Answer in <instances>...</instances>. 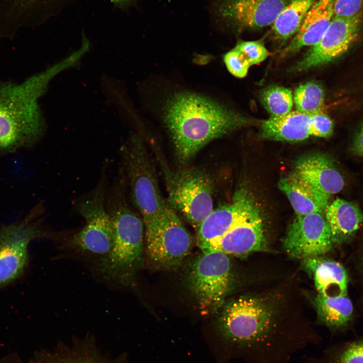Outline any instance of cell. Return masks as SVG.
<instances>
[{
  "instance_id": "obj_31",
  "label": "cell",
  "mask_w": 363,
  "mask_h": 363,
  "mask_svg": "<svg viewBox=\"0 0 363 363\" xmlns=\"http://www.w3.org/2000/svg\"><path fill=\"white\" fill-rule=\"evenodd\" d=\"M350 151L354 155L363 157V123L354 138Z\"/></svg>"
},
{
  "instance_id": "obj_22",
  "label": "cell",
  "mask_w": 363,
  "mask_h": 363,
  "mask_svg": "<svg viewBox=\"0 0 363 363\" xmlns=\"http://www.w3.org/2000/svg\"><path fill=\"white\" fill-rule=\"evenodd\" d=\"M316 1L290 0L272 25L275 37L285 41L294 36Z\"/></svg>"
},
{
  "instance_id": "obj_32",
  "label": "cell",
  "mask_w": 363,
  "mask_h": 363,
  "mask_svg": "<svg viewBox=\"0 0 363 363\" xmlns=\"http://www.w3.org/2000/svg\"><path fill=\"white\" fill-rule=\"evenodd\" d=\"M117 6L124 8L128 6L135 0H111Z\"/></svg>"
},
{
  "instance_id": "obj_17",
  "label": "cell",
  "mask_w": 363,
  "mask_h": 363,
  "mask_svg": "<svg viewBox=\"0 0 363 363\" xmlns=\"http://www.w3.org/2000/svg\"><path fill=\"white\" fill-rule=\"evenodd\" d=\"M278 188L286 195L297 215L323 214L329 204V196L293 172L280 179Z\"/></svg>"
},
{
  "instance_id": "obj_13",
  "label": "cell",
  "mask_w": 363,
  "mask_h": 363,
  "mask_svg": "<svg viewBox=\"0 0 363 363\" xmlns=\"http://www.w3.org/2000/svg\"><path fill=\"white\" fill-rule=\"evenodd\" d=\"M257 206L252 194L241 188L234 193L231 202L213 209L197 229L201 250L218 240Z\"/></svg>"
},
{
  "instance_id": "obj_15",
  "label": "cell",
  "mask_w": 363,
  "mask_h": 363,
  "mask_svg": "<svg viewBox=\"0 0 363 363\" xmlns=\"http://www.w3.org/2000/svg\"><path fill=\"white\" fill-rule=\"evenodd\" d=\"M292 172L330 197L340 192L344 186V178L334 161L323 153L311 154L301 157L295 163Z\"/></svg>"
},
{
  "instance_id": "obj_6",
  "label": "cell",
  "mask_w": 363,
  "mask_h": 363,
  "mask_svg": "<svg viewBox=\"0 0 363 363\" xmlns=\"http://www.w3.org/2000/svg\"><path fill=\"white\" fill-rule=\"evenodd\" d=\"M107 188L105 167L95 187L75 202L76 209L85 224L69 238L68 244L72 249L99 258L110 250L113 233L105 204Z\"/></svg>"
},
{
  "instance_id": "obj_2",
  "label": "cell",
  "mask_w": 363,
  "mask_h": 363,
  "mask_svg": "<svg viewBox=\"0 0 363 363\" xmlns=\"http://www.w3.org/2000/svg\"><path fill=\"white\" fill-rule=\"evenodd\" d=\"M123 175L115 177L107 188L105 204L110 219L113 240L108 253L97 265L104 280L126 284L140 264L143 254L144 222L130 205Z\"/></svg>"
},
{
  "instance_id": "obj_27",
  "label": "cell",
  "mask_w": 363,
  "mask_h": 363,
  "mask_svg": "<svg viewBox=\"0 0 363 363\" xmlns=\"http://www.w3.org/2000/svg\"><path fill=\"white\" fill-rule=\"evenodd\" d=\"M312 136L328 138L333 133L334 125L331 119L323 111L310 115Z\"/></svg>"
},
{
  "instance_id": "obj_23",
  "label": "cell",
  "mask_w": 363,
  "mask_h": 363,
  "mask_svg": "<svg viewBox=\"0 0 363 363\" xmlns=\"http://www.w3.org/2000/svg\"><path fill=\"white\" fill-rule=\"evenodd\" d=\"M293 99L296 110L311 115L323 111L325 93L319 84L307 82L295 89Z\"/></svg>"
},
{
  "instance_id": "obj_10",
  "label": "cell",
  "mask_w": 363,
  "mask_h": 363,
  "mask_svg": "<svg viewBox=\"0 0 363 363\" xmlns=\"http://www.w3.org/2000/svg\"><path fill=\"white\" fill-rule=\"evenodd\" d=\"M362 18V12L349 17L334 16L320 41L311 47L293 70L303 71L319 67L343 54L357 38Z\"/></svg>"
},
{
  "instance_id": "obj_12",
  "label": "cell",
  "mask_w": 363,
  "mask_h": 363,
  "mask_svg": "<svg viewBox=\"0 0 363 363\" xmlns=\"http://www.w3.org/2000/svg\"><path fill=\"white\" fill-rule=\"evenodd\" d=\"M290 0H220L215 13L220 20L239 29L272 25Z\"/></svg>"
},
{
  "instance_id": "obj_7",
  "label": "cell",
  "mask_w": 363,
  "mask_h": 363,
  "mask_svg": "<svg viewBox=\"0 0 363 363\" xmlns=\"http://www.w3.org/2000/svg\"><path fill=\"white\" fill-rule=\"evenodd\" d=\"M44 212L42 203H39L23 219L0 228V287L23 274L29 262L31 241L50 236L42 225Z\"/></svg>"
},
{
  "instance_id": "obj_21",
  "label": "cell",
  "mask_w": 363,
  "mask_h": 363,
  "mask_svg": "<svg viewBox=\"0 0 363 363\" xmlns=\"http://www.w3.org/2000/svg\"><path fill=\"white\" fill-rule=\"evenodd\" d=\"M314 302L318 318L329 327H343L352 318L353 305L347 295L330 296L318 293Z\"/></svg>"
},
{
  "instance_id": "obj_1",
  "label": "cell",
  "mask_w": 363,
  "mask_h": 363,
  "mask_svg": "<svg viewBox=\"0 0 363 363\" xmlns=\"http://www.w3.org/2000/svg\"><path fill=\"white\" fill-rule=\"evenodd\" d=\"M163 120L178 161L189 162L210 142L258 120L206 96L180 91L164 107Z\"/></svg>"
},
{
  "instance_id": "obj_8",
  "label": "cell",
  "mask_w": 363,
  "mask_h": 363,
  "mask_svg": "<svg viewBox=\"0 0 363 363\" xmlns=\"http://www.w3.org/2000/svg\"><path fill=\"white\" fill-rule=\"evenodd\" d=\"M144 226L147 255L155 266L172 269L189 253L191 236L168 204L159 216Z\"/></svg>"
},
{
  "instance_id": "obj_29",
  "label": "cell",
  "mask_w": 363,
  "mask_h": 363,
  "mask_svg": "<svg viewBox=\"0 0 363 363\" xmlns=\"http://www.w3.org/2000/svg\"><path fill=\"white\" fill-rule=\"evenodd\" d=\"M38 363H40L39 362ZM41 363H104L92 355L71 353L67 355H54L41 361Z\"/></svg>"
},
{
  "instance_id": "obj_24",
  "label": "cell",
  "mask_w": 363,
  "mask_h": 363,
  "mask_svg": "<svg viewBox=\"0 0 363 363\" xmlns=\"http://www.w3.org/2000/svg\"><path fill=\"white\" fill-rule=\"evenodd\" d=\"M262 105L271 116H279L291 111L293 97L287 88L279 86H270L263 89L260 94Z\"/></svg>"
},
{
  "instance_id": "obj_9",
  "label": "cell",
  "mask_w": 363,
  "mask_h": 363,
  "mask_svg": "<svg viewBox=\"0 0 363 363\" xmlns=\"http://www.w3.org/2000/svg\"><path fill=\"white\" fill-rule=\"evenodd\" d=\"M192 265L188 275L190 288L204 311H215L223 304L231 283V265L226 254L202 252Z\"/></svg>"
},
{
  "instance_id": "obj_19",
  "label": "cell",
  "mask_w": 363,
  "mask_h": 363,
  "mask_svg": "<svg viewBox=\"0 0 363 363\" xmlns=\"http://www.w3.org/2000/svg\"><path fill=\"white\" fill-rule=\"evenodd\" d=\"M263 139L286 142L304 140L312 136L310 115L297 110L286 114L270 116L260 125Z\"/></svg>"
},
{
  "instance_id": "obj_25",
  "label": "cell",
  "mask_w": 363,
  "mask_h": 363,
  "mask_svg": "<svg viewBox=\"0 0 363 363\" xmlns=\"http://www.w3.org/2000/svg\"><path fill=\"white\" fill-rule=\"evenodd\" d=\"M234 48L241 52L251 67L260 63L269 55V52L261 41H241Z\"/></svg>"
},
{
  "instance_id": "obj_30",
  "label": "cell",
  "mask_w": 363,
  "mask_h": 363,
  "mask_svg": "<svg viewBox=\"0 0 363 363\" xmlns=\"http://www.w3.org/2000/svg\"><path fill=\"white\" fill-rule=\"evenodd\" d=\"M337 363H363V341L348 346L341 354Z\"/></svg>"
},
{
  "instance_id": "obj_4",
  "label": "cell",
  "mask_w": 363,
  "mask_h": 363,
  "mask_svg": "<svg viewBox=\"0 0 363 363\" xmlns=\"http://www.w3.org/2000/svg\"><path fill=\"white\" fill-rule=\"evenodd\" d=\"M121 168L132 204L144 224L159 216L167 204L161 194L156 168L142 139L133 135L120 147Z\"/></svg>"
},
{
  "instance_id": "obj_14",
  "label": "cell",
  "mask_w": 363,
  "mask_h": 363,
  "mask_svg": "<svg viewBox=\"0 0 363 363\" xmlns=\"http://www.w3.org/2000/svg\"><path fill=\"white\" fill-rule=\"evenodd\" d=\"M258 206L227 233L202 252L216 251L241 256L267 249L263 220Z\"/></svg>"
},
{
  "instance_id": "obj_26",
  "label": "cell",
  "mask_w": 363,
  "mask_h": 363,
  "mask_svg": "<svg viewBox=\"0 0 363 363\" xmlns=\"http://www.w3.org/2000/svg\"><path fill=\"white\" fill-rule=\"evenodd\" d=\"M223 60L230 73L239 78L245 77L251 67L244 55L234 47L224 54Z\"/></svg>"
},
{
  "instance_id": "obj_16",
  "label": "cell",
  "mask_w": 363,
  "mask_h": 363,
  "mask_svg": "<svg viewBox=\"0 0 363 363\" xmlns=\"http://www.w3.org/2000/svg\"><path fill=\"white\" fill-rule=\"evenodd\" d=\"M335 0H317L306 15L301 25L289 44L281 52L286 55L305 46H313L320 41L334 16Z\"/></svg>"
},
{
  "instance_id": "obj_28",
  "label": "cell",
  "mask_w": 363,
  "mask_h": 363,
  "mask_svg": "<svg viewBox=\"0 0 363 363\" xmlns=\"http://www.w3.org/2000/svg\"><path fill=\"white\" fill-rule=\"evenodd\" d=\"M363 0H335L334 16L352 17L362 12Z\"/></svg>"
},
{
  "instance_id": "obj_20",
  "label": "cell",
  "mask_w": 363,
  "mask_h": 363,
  "mask_svg": "<svg viewBox=\"0 0 363 363\" xmlns=\"http://www.w3.org/2000/svg\"><path fill=\"white\" fill-rule=\"evenodd\" d=\"M324 216L331 232L333 244L342 245L349 239L363 223V211L355 203L336 199L329 204Z\"/></svg>"
},
{
  "instance_id": "obj_5",
  "label": "cell",
  "mask_w": 363,
  "mask_h": 363,
  "mask_svg": "<svg viewBox=\"0 0 363 363\" xmlns=\"http://www.w3.org/2000/svg\"><path fill=\"white\" fill-rule=\"evenodd\" d=\"M153 150L163 175L168 204L197 230L214 209L211 178L201 168L173 171L160 148Z\"/></svg>"
},
{
  "instance_id": "obj_18",
  "label": "cell",
  "mask_w": 363,
  "mask_h": 363,
  "mask_svg": "<svg viewBox=\"0 0 363 363\" xmlns=\"http://www.w3.org/2000/svg\"><path fill=\"white\" fill-rule=\"evenodd\" d=\"M302 266L313 277L319 294L330 296L347 295L348 276L340 263L319 256L304 259Z\"/></svg>"
},
{
  "instance_id": "obj_11",
  "label": "cell",
  "mask_w": 363,
  "mask_h": 363,
  "mask_svg": "<svg viewBox=\"0 0 363 363\" xmlns=\"http://www.w3.org/2000/svg\"><path fill=\"white\" fill-rule=\"evenodd\" d=\"M333 245L329 225L319 213L297 215L283 242L288 254L304 259L322 256L331 251Z\"/></svg>"
},
{
  "instance_id": "obj_3",
  "label": "cell",
  "mask_w": 363,
  "mask_h": 363,
  "mask_svg": "<svg viewBox=\"0 0 363 363\" xmlns=\"http://www.w3.org/2000/svg\"><path fill=\"white\" fill-rule=\"evenodd\" d=\"M41 73L24 81L0 82V156L35 145L45 126L37 103L45 86Z\"/></svg>"
}]
</instances>
